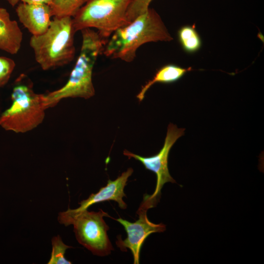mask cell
Returning a JSON list of instances; mask_svg holds the SVG:
<instances>
[{"label":"cell","instance_id":"1","mask_svg":"<svg viewBox=\"0 0 264 264\" xmlns=\"http://www.w3.org/2000/svg\"><path fill=\"white\" fill-rule=\"evenodd\" d=\"M81 32L80 52L68 81L62 88L43 94V101L45 110L54 107L63 99L79 97L87 99L95 94L92 80L93 68L108 40L102 38L98 32L91 28L83 29Z\"/></svg>","mask_w":264,"mask_h":264},{"label":"cell","instance_id":"2","mask_svg":"<svg viewBox=\"0 0 264 264\" xmlns=\"http://www.w3.org/2000/svg\"><path fill=\"white\" fill-rule=\"evenodd\" d=\"M172 40L159 14L154 9L149 8L132 22L117 29L106 44L103 53L112 59L131 62L142 45Z\"/></svg>","mask_w":264,"mask_h":264},{"label":"cell","instance_id":"3","mask_svg":"<svg viewBox=\"0 0 264 264\" xmlns=\"http://www.w3.org/2000/svg\"><path fill=\"white\" fill-rule=\"evenodd\" d=\"M75 33L71 17H53L44 33L31 36L30 46L34 51L36 61L43 70L64 66L73 60Z\"/></svg>","mask_w":264,"mask_h":264},{"label":"cell","instance_id":"4","mask_svg":"<svg viewBox=\"0 0 264 264\" xmlns=\"http://www.w3.org/2000/svg\"><path fill=\"white\" fill-rule=\"evenodd\" d=\"M43 96L34 91L26 75L20 74L13 88L11 105L0 115V127L16 133L26 132L38 127L45 117Z\"/></svg>","mask_w":264,"mask_h":264},{"label":"cell","instance_id":"5","mask_svg":"<svg viewBox=\"0 0 264 264\" xmlns=\"http://www.w3.org/2000/svg\"><path fill=\"white\" fill-rule=\"evenodd\" d=\"M132 0H86L72 17L75 32L94 28L102 38L107 40L126 24V13Z\"/></svg>","mask_w":264,"mask_h":264},{"label":"cell","instance_id":"6","mask_svg":"<svg viewBox=\"0 0 264 264\" xmlns=\"http://www.w3.org/2000/svg\"><path fill=\"white\" fill-rule=\"evenodd\" d=\"M110 217L102 209L98 212L83 211L60 222L66 226L72 224L77 241L93 255L105 256L114 249L107 231L109 226L103 218Z\"/></svg>","mask_w":264,"mask_h":264},{"label":"cell","instance_id":"7","mask_svg":"<svg viewBox=\"0 0 264 264\" xmlns=\"http://www.w3.org/2000/svg\"><path fill=\"white\" fill-rule=\"evenodd\" d=\"M184 131L185 129L178 128L176 125L170 123L168 126L163 146L158 154L151 156L144 157L126 150L124 151V154L129 159L133 158L138 160L146 169L155 174L156 183L155 190L152 195L145 196L153 207L155 206L159 201L163 185L167 182L176 183L169 173L168 166V157L171 148L176 140L184 134Z\"/></svg>","mask_w":264,"mask_h":264},{"label":"cell","instance_id":"8","mask_svg":"<svg viewBox=\"0 0 264 264\" xmlns=\"http://www.w3.org/2000/svg\"><path fill=\"white\" fill-rule=\"evenodd\" d=\"M152 208L144 199L137 211L139 218L134 222H130L121 218L114 219L124 227L127 237L123 240L121 236L117 237L116 244L121 251L129 249L132 254L133 264H139V257L141 247L146 238L154 233L163 232L166 225L162 223L155 224L150 221L147 216L148 209Z\"/></svg>","mask_w":264,"mask_h":264},{"label":"cell","instance_id":"9","mask_svg":"<svg viewBox=\"0 0 264 264\" xmlns=\"http://www.w3.org/2000/svg\"><path fill=\"white\" fill-rule=\"evenodd\" d=\"M132 173L133 169L129 168L115 180H108L105 186L101 187L96 193L91 194L87 199L81 201L79 203L80 206L78 208L74 209L68 208L66 211L59 213L58 217L59 222L87 210L94 204L105 201L114 200L117 202L119 208L126 209L127 206L123 200V198L126 197L124 188Z\"/></svg>","mask_w":264,"mask_h":264},{"label":"cell","instance_id":"10","mask_svg":"<svg viewBox=\"0 0 264 264\" xmlns=\"http://www.w3.org/2000/svg\"><path fill=\"white\" fill-rule=\"evenodd\" d=\"M16 12L20 22L33 36L44 33L51 22V9L48 4L22 2L17 6Z\"/></svg>","mask_w":264,"mask_h":264},{"label":"cell","instance_id":"11","mask_svg":"<svg viewBox=\"0 0 264 264\" xmlns=\"http://www.w3.org/2000/svg\"><path fill=\"white\" fill-rule=\"evenodd\" d=\"M22 32L17 22L10 18L7 10L0 7V49L14 55L20 50Z\"/></svg>","mask_w":264,"mask_h":264},{"label":"cell","instance_id":"12","mask_svg":"<svg viewBox=\"0 0 264 264\" xmlns=\"http://www.w3.org/2000/svg\"><path fill=\"white\" fill-rule=\"evenodd\" d=\"M192 70V67L184 68L174 64H168L161 67L155 73L153 78L148 82L136 95L141 102L145 97L147 91L156 83H172L177 81L187 72Z\"/></svg>","mask_w":264,"mask_h":264},{"label":"cell","instance_id":"13","mask_svg":"<svg viewBox=\"0 0 264 264\" xmlns=\"http://www.w3.org/2000/svg\"><path fill=\"white\" fill-rule=\"evenodd\" d=\"M177 34L179 43L187 53H193L200 48L201 40L195 25L181 27Z\"/></svg>","mask_w":264,"mask_h":264},{"label":"cell","instance_id":"14","mask_svg":"<svg viewBox=\"0 0 264 264\" xmlns=\"http://www.w3.org/2000/svg\"><path fill=\"white\" fill-rule=\"evenodd\" d=\"M86 0H52L50 5L53 17H72Z\"/></svg>","mask_w":264,"mask_h":264},{"label":"cell","instance_id":"15","mask_svg":"<svg viewBox=\"0 0 264 264\" xmlns=\"http://www.w3.org/2000/svg\"><path fill=\"white\" fill-rule=\"evenodd\" d=\"M52 250L51 257L48 264H71V262L66 260L65 255L66 251L72 246L65 244L59 235L52 239Z\"/></svg>","mask_w":264,"mask_h":264},{"label":"cell","instance_id":"16","mask_svg":"<svg viewBox=\"0 0 264 264\" xmlns=\"http://www.w3.org/2000/svg\"><path fill=\"white\" fill-rule=\"evenodd\" d=\"M152 0H132L126 13V24L132 22L138 16L145 13L149 8V5Z\"/></svg>","mask_w":264,"mask_h":264},{"label":"cell","instance_id":"17","mask_svg":"<svg viewBox=\"0 0 264 264\" xmlns=\"http://www.w3.org/2000/svg\"><path fill=\"white\" fill-rule=\"evenodd\" d=\"M15 66V62L13 59L5 56H0V88L7 84Z\"/></svg>","mask_w":264,"mask_h":264},{"label":"cell","instance_id":"18","mask_svg":"<svg viewBox=\"0 0 264 264\" xmlns=\"http://www.w3.org/2000/svg\"><path fill=\"white\" fill-rule=\"evenodd\" d=\"M19 0H21L22 2L29 3V4H46L50 5L52 0H15L16 4Z\"/></svg>","mask_w":264,"mask_h":264},{"label":"cell","instance_id":"19","mask_svg":"<svg viewBox=\"0 0 264 264\" xmlns=\"http://www.w3.org/2000/svg\"><path fill=\"white\" fill-rule=\"evenodd\" d=\"M7 0L12 6H14L16 4L15 3V0Z\"/></svg>","mask_w":264,"mask_h":264}]
</instances>
